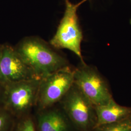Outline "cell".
<instances>
[{
  "mask_svg": "<svg viewBox=\"0 0 131 131\" xmlns=\"http://www.w3.org/2000/svg\"><path fill=\"white\" fill-rule=\"evenodd\" d=\"M16 49L40 79L69 66L68 60L40 38H24Z\"/></svg>",
  "mask_w": 131,
  "mask_h": 131,
  "instance_id": "cell-1",
  "label": "cell"
},
{
  "mask_svg": "<svg viewBox=\"0 0 131 131\" xmlns=\"http://www.w3.org/2000/svg\"><path fill=\"white\" fill-rule=\"evenodd\" d=\"M65 4L63 16L49 44L55 49L70 50L79 58L81 62H84L81 51L83 34L77 14L79 6L70 0H65Z\"/></svg>",
  "mask_w": 131,
  "mask_h": 131,
  "instance_id": "cell-2",
  "label": "cell"
},
{
  "mask_svg": "<svg viewBox=\"0 0 131 131\" xmlns=\"http://www.w3.org/2000/svg\"><path fill=\"white\" fill-rule=\"evenodd\" d=\"M72 125L80 131L93 130L96 125L95 106L74 83L59 102Z\"/></svg>",
  "mask_w": 131,
  "mask_h": 131,
  "instance_id": "cell-3",
  "label": "cell"
},
{
  "mask_svg": "<svg viewBox=\"0 0 131 131\" xmlns=\"http://www.w3.org/2000/svg\"><path fill=\"white\" fill-rule=\"evenodd\" d=\"M40 81L38 78L5 85L3 106L15 118L30 114L36 105Z\"/></svg>",
  "mask_w": 131,
  "mask_h": 131,
  "instance_id": "cell-4",
  "label": "cell"
},
{
  "mask_svg": "<svg viewBox=\"0 0 131 131\" xmlns=\"http://www.w3.org/2000/svg\"><path fill=\"white\" fill-rule=\"evenodd\" d=\"M73 70L68 66L40 79L36 105L38 111L59 103L74 84Z\"/></svg>",
  "mask_w": 131,
  "mask_h": 131,
  "instance_id": "cell-5",
  "label": "cell"
},
{
  "mask_svg": "<svg viewBox=\"0 0 131 131\" xmlns=\"http://www.w3.org/2000/svg\"><path fill=\"white\" fill-rule=\"evenodd\" d=\"M73 73L74 83L94 106L105 104L113 99L106 82L95 67L81 62Z\"/></svg>",
  "mask_w": 131,
  "mask_h": 131,
  "instance_id": "cell-6",
  "label": "cell"
},
{
  "mask_svg": "<svg viewBox=\"0 0 131 131\" xmlns=\"http://www.w3.org/2000/svg\"><path fill=\"white\" fill-rule=\"evenodd\" d=\"M40 79L15 47L3 44L0 54V82L6 85L19 81Z\"/></svg>",
  "mask_w": 131,
  "mask_h": 131,
  "instance_id": "cell-7",
  "label": "cell"
},
{
  "mask_svg": "<svg viewBox=\"0 0 131 131\" xmlns=\"http://www.w3.org/2000/svg\"><path fill=\"white\" fill-rule=\"evenodd\" d=\"M38 112V131H71L72 124L61 107L53 106Z\"/></svg>",
  "mask_w": 131,
  "mask_h": 131,
  "instance_id": "cell-8",
  "label": "cell"
},
{
  "mask_svg": "<svg viewBox=\"0 0 131 131\" xmlns=\"http://www.w3.org/2000/svg\"><path fill=\"white\" fill-rule=\"evenodd\" d=\"M95 110L96 116L95 128L131 117V108L121 106L114 99L105 104L95 106Z\"/></svg>",
  "mask_w": 131,
  "mask_h": 131,
  "instance_id": "cell-9",
  "label": "cell"
},
{
  "mask_svg": "<svg viewBox=\"0 0 131 131\" xmlns=\"http://www.w3.org/2000/svg\"><path fill=\"white\" fill-rule=\"evenodd\" d=\"M12 131H38L37 123L29 114L16 118Z\"/></svg>",
  "mask_w": 131,
  "mask_h": 131,
  "instance_id": "cell-10",
  "label": "cell"
},
{
  "mask_svg": "<svg viewBox=\"0 0 131 131\" xmlns=\"http://www.w3.org/2000/svg\"><path fill=\"white\" fill-rule=\"evenodd\" d=\"M16 118L3 106H0V131H12Z\"/></svg>",
  "mask_w": 131,
  "mask_h": 131,
  "instance_id": "cell-11",
  "label": "cell"
},
{
  "mask_svg": "<svg viewBox=\"0 0 131 131\" xmlns=\"http://www.w3.org/2000/svg\"><path fill=\"white\" fill-rule=\"evenodd\" d=\"M95 131H131V117L112 124L98 127Z\"/></svg>",
  "mask_w": 131,
  "mask_h": 131,
  "instance_id": "cell-12",
  "label": "cell"
},
{
  "mask_svg": "<svg viewBox=\"0 0 131 131\" xmlns=\"http://www.w3.org/2000/svg\"><path fill=\"white\" fill-rule=\"evenodd\" d=\"M5 90V85L0 82V106H3Z\"/></svg>",
  "mask_w": 131,
  "mask_h": 131,
  "instance_id": "cell-13",
  "label": "cell"
},
{
  "mask_svg": "<svg viewBox=\"0 0 131 131\" xmlns=\"http://www.w3.org/2000/svg\"><path fill=\"white\" fill-rule=\"evenodd\" d=\"M88 1V0H82L81 2H79L78 4H77V5H78L79 6L80 5H82V4H83L85 2H86V1Z\"/></svg>",
  "mask_w": 131,
  "mask_h": 131,
  "instance_id": "cell-14",
  "label": "cell"
},
{
  "mask_svg": "<svg viewBox=\"0 0 131 131\" xmlns=\"http://www.w3.org/2000/svg\"><path fill=\"white\" fill-rule=\"evenodd\" d=\"M2 48H3V45H0V54H1L2 50Z\"/></svg>",
  "mask_w": 131,
  "mask_h": 131,
  "instance_id": "cell-15",
  "label": "cell"
},
{
  "mask_svg": "<svg viewBox=\"0 0 131 131\" xmlns=\"http://www.w3.org/2000/svg\"><path fill=\"white\" fill-rule=\"evenodd\" d=\"M130 24L131 25V18H130Z\"/></svg>",
  "mask_w": 131,
  "mask_h": 131,
  "instance_id": "cell-16",
  "label": "cell"
}]
</instances>
